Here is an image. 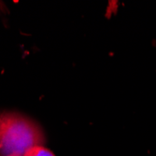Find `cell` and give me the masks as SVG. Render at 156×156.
I'll return each instance as SVG.
<instances>
[{
	"instance_id": "1",
	"label": "cell",
	"mask_w": 156,
	"mask_h": 156,
	"mask_svg": "<svg viewBox=\"0 0 156 156\" xmlns=\"http://www.w3.org/2000/svg\"><path fill=\"white\" fill-rule=\"evenodd\" d=\"M44 135L37 123L14 113L0 114V155H23L30 148L44 143Z\"/></svg>"
},
{
	"instance_id": "2",
	"label": "cell",
	"mask_w": 156,
	"mask_h": 156,
	"mask_svg": "<svg viewBox=\"0 0 156 156\" xmlns=\"http://www.w3.org/2000/svg\"><path fill=\"white\" fill-rule=\"evenodd\" d=\"M23 156H55L52 151L41 145H37L27 150Z\"/></svg>"
},
{
	"instance_id": "3",
	"label": "cell",
	"mask_w": 156,
	"mask_h": 156,
	"mask_svg": "<svg viewBox=\"0 0 156 156\" xmlns=\"http://www.w3.org/2000/svg\"><path fill=\"white\" fill-rule=\"evenodd\" d=\"M9 156H22L20 154H12V155H9Z\"/></svg>"
}]
</instances>
